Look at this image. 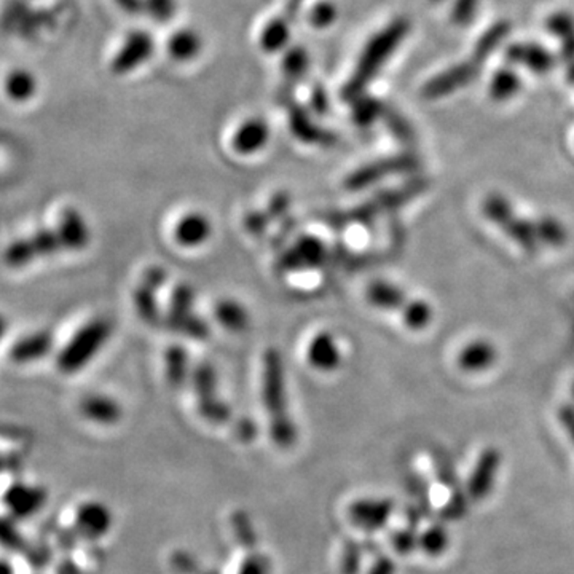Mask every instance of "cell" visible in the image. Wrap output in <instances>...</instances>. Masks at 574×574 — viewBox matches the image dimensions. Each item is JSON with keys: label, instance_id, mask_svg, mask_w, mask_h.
<instances>
[{"label": "cell", "instance_id": "8992f818", "mask_svg": "<svg viewBox=\"0 0 574 574\" xmlns=\"http://www.w3.org/2000/svg\"><path fill=\"white\" fill-rule=\"evenodd\" d=\"M61 249H64V245L57 230L44 228L27 238L13 241L12 245L6 247V266L19 268L31 264L32 260L47 257Z\"/></svg>", "mask_w": 574, "mask_h": 574}, {"label": "cell", "instance_id": "60d3db41", "mask_svg": "<svg viewBox=\"0 0 574 574\" xmlns=\"http://www.w3.org/2000/svg\"><path fill=\"white\" fill-rule=\"evenodd\" d=\"M407 492L411 493L415 505L420 506L423 509L424 514L430 517L431 516V501H430V484L424 479L423 475H409L407 477Z\"/></svg>", "mask_w": 574, "mask_h": 574}, {"label": "cell", "instance_id": "5b68a950", "mask_svg": "<svg viewBox=\"0 0 574 574\" xmlns=\"http://www.w3.org/2000/svg\"><path fill=\"white\" fill-rule=\"evenodd\" d=\"M192 383H193L198 411L202 413V417L209 423H227L230 411L217 391V377H215L214 367L211 366L209 362L196 364L193 372H192Z\"/></svg>", "mask_w": 574, "mask_h": 574}, {"label": "cell", "instance_id": "3957f363", "mask_svg": "<svg viewBox=\"0 0 574 574\" xmlns=\"http://www.w3.org/2000/svg\"><path fill=\"white\" fill-rule=\"evenodd\" d=\"M110 335L112 322L106 318H96L93 321L87 322L61 350L57 360V369L66 375L82 370L106 345Z\"/></svg>", "mask_w": 574, "mask_h": 574}, {"label": "cell", "instance_id": "9f6ffc18", "mask_svg": "<svg viewBox=\"0 0 574 574\" xmlns=\"http://www.w3.org/2000/svg\"><path fill=\"white\" fill-rule=\"evenodd\" d=\"M404 518L405 522H407V527L417 528L418 524H422L424 518H428V516L424 514L423 509H422L420 506L413 503V505L407 506V507H405Z\"/></svg>", "mask_w": 574, "mask_h": 574}, {"label": "cell", "instance_id": "277c9868", "mask_svg": "<svg viewBox=\"0 0 574 574\" xmlns=\"http://www.w3.org/2000/svg\"><path fill=\"white\" fill-rule=\"evenodd\" d=\"M482 211L488 221L493 222L496 227L501 228L511 240L516 241L518 246L525 251H537L541 245L537 238V225L535 222L527 221L524 217L516 214L511 203L507 198L499 193H492L486 196L482 204Z\"/></svg>", "mask_w": 574, "mask_h": 574}, {"label": "cell", "instance_id": "74e56055", "mask_svg": "<svg viewBox=\"0 0 574 574\" xmlns=\"http://www.w3.org/2000/svg\"><path fill=\"white\" fill-rule=\"evenodd\" d=\"M402 318L407 328L420 330L430 324L433 319V309L424 300H412L402 308Z\"/></svg>", "mask_w": 574, "mask_h": 574}, {"label": "cell", "instance_id": "ac0fdd59", "mask_svg": "<svg viewBox=\"0 0 574 574\" xmlns=\"http://www.w3.org/2000/svg\"><path fill=\"white\" fill-rule=\"evenodd\" d=\"M57 234L61 236L64 249L80 251L89 246V230L87 222L77 209L68 208L57 222Z\"/></svg>", "mask_w": 574, "mask_h": 574}, {"label": "cell", "instance_id": "cb8c5ba5", "mask_svg": "<svg viewBox=\"0 0 574 574\" xmlns=\"http://www.w3.org/2000/svg\"><path fill=\"white\" fill-rule=\"evenodd\" d=\"M496 348L490 341L474 340L458 354V366L464 372H482L496 360Z\"/></svg>", "mask_w": 574, "mask_h": 574}, {"label": "cell", "instance_id": "db71d44e", "mask_svg": "<svg viewBox=\"0 0 574 574\" xmlns=\"http://www.w3.org/2000/svg\"><path fill=\"white\" fill-rule=\"evenodd\" d=\"M290 196L286 192H279L277 195L273 196L272 203H270V209L266 211V214L270 215V219L273 217H278V215L285 214L286 211L289 209Z\"/></svg>", "mask_w": 574, "mask_h": 574}, {"label": "cell", "instance_id": "680465c9", "mask_svg": "<svg viewBox=\"0 0 574 574\" xmlns=\"http://www.w3.org/2000/svg\"><path fill=\"white\" fill-rule=\"evenodd\" d=\"M567 76H569V83H573L574 85V63L569 64V74H567Z\"/></svg>", "mask_w": 574, "mask_h": 574}, {"label": "cell", "instance_id": "ab89813d", "mask_svg": "<svg viewBox=\"0 0 574 574\" xmlns=\"http://www.w3.org/2000/svg\"><path fill=\"white\" fill-rule=\"evenodd\" d=\"M362 554H364L362 544L356 543V541H347L341 549L340 573L360 574Z\"/></svg>", "mask_w": 574, "mask_h": 574}, {"label": "cell", "instance_id": "f546056e", "mask_svg": "<svg viewBox=\"0 0 574 574\" xmlns=\"http://www.w3.org/2000/svg\"><path fill=\"white\" fill-rule=\"evenodd\" d=\"M511 31V27L505 21L493 25L488 31L477 40V44L474 47L473 61L480 64L486 61L496 51L499 45L505 42L507 34Z\"/></svg>", "mask_w": 574, "mask_h": 574}, {"label": "cell", "instance_id": "5bb4252c", "mask_svg": "<svg viewBox=\"0 0 574 574\" xmlns=\"http://www.w3.org/2000/svg\"><path fill=\"white\" fill-rule=\"evenodd\" d=\"M326 257V247L321 240L315 236H302L294 243V246L279 259L281 272H294L302 268L319 266Z\"/></svg>", "mask_w": 574, "mask_h": 574}, {"label": "cell", "instance_id": "f907efd6", "mask_svg": "<svg viewBox=\"0 0 574 574\" xmlns=\"http://www.w3.org/2000/svg\"><path fill=\"white\" fill-rule=\"evenodd\" d=\"M168 279V273L164 270L163 266H149L142 275V285L149 286L151 289L158 290L162 286L166 283Z\"/></svg>", "mask_w": 574, "mask_h": 574}, {"label": "cell", "instance_id": "4316f807", "mask_svg": "<svg viewBox=\"0 0 574 574\" xmlns=\"http://www.w3.org/2000/svg\"><path fill=\"white\" fill-rule=\"evenodd\" d=\"M166 380L172 388L181 386L189 379V353L183 347L172 345L164 353Z\"/></svg>", "mask_w": 574, "mask_h": 574}, {"label": "cell", "instance_id": "91938a15", "mask_svg": "<svg viewBox=\"0 0 574 574\" xmlns=\"http://www.w3.org/2000/svg\"><path fill=\"white\" fill-rule=\"evenodd\" d=\"M571 392H573V398H574V383H573V388H571Z\"/></svg>", "mask_w": 574, "mask_h": 574}, {"label": "cell", "instance_id": "7a4b0ae2", "mask_svg": "<svg viewBox=\"0 0 574 574\" xmlns=\"http://www.w3.org/2000/svg\"><path fill=\"white\" fill-rule=\"evenodd\" d=\"M409 29L411 25L404 18L394 19L385 29H381L369 40L358 61L353 77L343 89V99L353 102L362 96L367 85L372 82L399 45L402 44Z\"/></svg>", "mask_w": 574, "mask_h": 574}, {"label": "cell", "instance_id": "f1b7e54d", "mask_svg": "<svg viewBox=\"0 0 574 574\" xmlns=\"http://www.w3.org/2000/svg\"><path fill=\"white\" fill-rule=\"evenodd\" d=\"M5 91L8 98L13 99V101H27L37 91V80H36V77L29 70H13L6 77Z\"/></svg>", "mask_w": 574, "mask_h": 574}, {"label": "cell", "instance_id": "816d5d0a", "mask_svg": "<svg viewBox=\"0 0 574 574\" xmlns=\"http://www.w3.org/2000/svg\"><path fill=\"white\" fill-rule=\"evenodd\" d=\"M557 418L565 433L569 434V441L574 444V404L560 405V409L557 412Z\"/></svg>", "mask_w": 574, "mask_h": 574}, {"label": "cell", "instance_id": "4dcf8cb0", "mask_svg": "<svg viewBox=\"0 0 574 574\" xmlns=\"http://www.w3.org/2000/svg\"><path fill=\"white\" fill-rule=\"evenodd\" d=\"M290 27L285 19H273L260 34V45L266 53H279L289 45Z\"/></svg>", "mask_w": 574, "mask_h": 574}, {"label": "cell", "instance_id": "d590c367", "mask_svg": "<svg viewBox=\"0 0 574 574\" xmlns=\"http://www.w3.org/2000/svg\"><path fill=\"white\" fill-rule=\"evenodd\" d=\"M535 225H537V238L541 245L558 247L565 245V241L569 238L567 228L563 227L562 222L557 221L554 217H541L535 222Z\"/></svg>", "mask_w": 574, "mask_h": 574}, {"label": "cell", "instance_id": "b9f144b4", "mask_svg": "<svg viewBox=\"0 0 574 574\" xmlns=\"http://www.w3.org/2000/svg\"><path fill=\"white\" fill-rule=\"evenodd\" d=\"M433 463H434L435 477L441 482L442 485L447 486L450 490L461 488L458 485V475H456V471H454V463L448 456H445V454L435 456V460H433Z\"/></svg>", "mask_w": 574, "mask_h": 574}, {"label": "cell", "instance_id": "7dc6e473", "mask_svg": "<svg viewBox=\"0 0 574 574\" xmlns=\"http://www.w3.org/2000/svg\"><path fill=\"white\" fill-rule=\"evenodd\" d=\"M286 72L294 78H298L303 72L308 68V55L302 48H294L290 50L289 55L285 61Z\"/></svg>", "mask_w": 574, "mask_h": 574}, {"label": "cell", "instance_id": "ee69618b", "mask_svg": "<svg viewBox=\"0 0 574 574\" xmlns=\"http://www.w3.org/2000/svg\"><path fill=\"white\" fill-rule=\"evenodd\" d=\"M337 18V8L330 2H319L309 13V21L316 29H324L334 23Z\"/></svg>", "mask_w": 574, "mask_h": 574}, {"label": "cell", "instance_id": "9c48e42d", "mask_svg": "<svg viewBox=\"0 0 574 574\" xmlns=\"http://www.w3.org/2000/svg\"><path fill=\"white\" fill-rule=\"evenodd\" d=\"M394 501L391 498H360L348 506V518L354 528L366 533L383 530L392 512Z\"/></svg>", "mask_w": 574, "mask_h": 574}, {"label": "cell", "instance_id": "f6af8a7d", "mask_svg": "<svg viewBox=\"0 0 574 574\" xmlns=\"http://www.w3.org/2000/svg\"><path fill=\"white\" fill-rule=\"evenodd\" d=\"M177 10V0H145V12L157 21H170Z\"/></svg>", "mask_w": 574, "mask_h": 574}, {"label": "cell", "instance_id": "8fae6325", "mask_svg": "<svg viewBox=\"0 0 574 574\" xmlns=\"http://www.w3.org/2000/svg\"><path fill=\"white\" fill-rule=\"evenodd\" d=\"M78 535L87 537L89 541L101 539L114 527V514L108 506L99 501H87L78 506L74 518Z\"/></svg>", "mask_w": 574, "mask_h": 574}, {"label": "cell", "instance_id": "94428289", "mask_svg": "<svg viewBox=\"0 0 574 574\" xmlns=\"http://www.w3.org/2000/svg\"><path fill=\"white\" fill-rule=\"evenodd\" d=\"M435 2H439V0H435Z\"/></svg>", "mask_w": 574, "mask_h": 574}, {"label": "cell", "instance_id": "836d02e7", "mask_svg": "<svg viewBox=\"0 0 574 574\" xmlns=\"http://www.w3.org/2000/svg\"><path fill=\"white\" fill-rule=\"evenodd\" d=\"M471 503L473 501L467 496L466 490H463V488L452 490L450 496L445 501V505L442 506L441 511H439V517L445 524L460 522V520L466 517Z\"/></svg>", "mask_w": 574, "mask_h": 574}, {"label": "cell", "instance_id": "ba28073f", "mask_svg": "<svg viewBox=\"0 0 574 574\" xmlns=\"http://www.w3.org/2000/svg\"><path fill=\"white\" fill-rule=\"evenodd\" d=\"M501 464H503V454L498 448L488 447L479 454L464 486L467 496L473 503L485 501L492 495Z\"/></svg>", "mask_w": 574, "mask_h": 574}, {"label": "cell", "instance_id": "681fc988", "mask_svg": "<svg viewBox=\"0 0 574 574\" xmlns=\"http://www.w3.org/2000/svg\"><path fill=\"white\" fill-rule=\"evenodd\" d=\"M480 0H454V21L456 25H467L475 15Z\"/></svg>", "mask_w": 574, "mask_h": 574}, {"label": "cell", "instance_id": "ffe728a7", "mask_svg": "<svg viewBox=\"0 0 574 574\" xmlns=\"http://www.w3.org/2000/svg\"><path fill=\"white\" fill-rule=\"evenodd\" d=\"M80 413L93 423L112 426L120 422L123 411L115 399L101 394H91L80 401Z\"/></svg>", "mask_w": 574, "mask_h": 574}, {"label": "cell", "instance_id": "f5cc1de1", "mask_svg": "<svg viewBox=\"0 0 574 574\" xmlns=\"http://www.w3.org/2000/svg\"><path fill=\"white\" fill-rule=\"evenodd\" d=\"M398 573V565L392 560L391 557L386 554H380L375 557L369 573L367 574H396Z\"/></svg>", "mask_w": 574, "mask_h": 574}, {"label": "cell", "instance_id": "52a82bcc", "mask_svg": "<svg viewBox=\"0 0 574 574\" xmlns=\"http://www.w3.org/2000/svg\"><path fill=\"white\" fill-rule=\"evenodd\" d=\"M418 166V158L412 153H404L398 157H388L372 162L362 166L360 170L353 171L345 181L348 190H362L370 187L373 183H380L385 177L392 174H402L413 171Z\"/></svg>", "mask_w": 574, "mask_h": 574}, {"label": "cell", "instance_id": "e0dca14e", "mask_svg": "<svg viewBox=\"0 0 574 574\" xmlns=\"http://www.w3.org/2000/svg\"><path fill=\"white\" fill-rule=\"evenodd\" d=\"M53 341H55L53 335L48 330H38V332L25 335L10 350V360L16 364H29V362L44 360L45 356L50 353Z\"/></svg>", "mask_w": 574, "mask_h": 574}, {"label": "cell", "instance_id": "11a10c76", "mask_svg": "<svg viewBox=\"0 0 574 574\" xmlns=\"http://www.w3.org/2000/svg\"><path fill=\"white\" fill-rule=\"evenodd\" d=\"M270 222V215L266 213H253L246 217V228L254 235L264 234Z\"/></svg>", "mask_w": 574, "mask_h": 574}, {"label": "cell", "instance_id": "d6a6232c", "mask_svg": "<svg viewBox=\"0 0 574 574\" xmlns=\"http://www.w3.org/2000/svg\"><path fill=\"white\" fill-rule=\"evenodd\" d=\"M158 290L151 289L149 286L141 283L134 290V307L142 321L149 326H158L160 322V309L157 302Z\"/></svg>", "mask_w": 574, "mask_h": 574}, {"label": "cell", "instance_id": "d4e9b609", "mask_svg": "<svg viewBox=\"0 0 574 574\" xmlns=\"http://www.w3.org/2000/svg\"><path fill=\"white\" fill-rule=\"evenodd\" d=\"M202 36L192 29V27H183L171 34L168 40V53L174 61L179 63H189L200 57L203 50Z\"/></svg>", "mask_w": 574, "mask_h": 574}, {"label": "cell", "instance_id": "8d00e7d4", "mask_svg": "<svg viewBox=\"0 0 574 574\" xmlns=\"http://www.w3.org/2000/svg\"><path fill=\"white\" fill-rule=\"evenodd\" d=\"M385 106L375 99V98H367V96H360L358 99L353 101V120L360 127H369L379 117L385 114Z\"/></svg>", "mask_w": 574, "mask_h": 574}, {"label": "cell", "instance_id": "4fadbf2b", "mask_svg": "<svg viewBox=\"0 0 574 574\" xmlns=\"http://www.w3.org/2000/svg\"><path fill=\"white\" fill-rule=\"evenodd\" d=\"M151 51H153V40L147 32H131L121 45L117 57H114L112 68L117 74L131 72L138 69L151 57Z\"/></svg>", "mask_w": 574, "mask_h": 574}, {"label": "cell", "instance_id": "7bdbcfd3", "mask_svg": "<svg viewBox=\"0 0 574 574\" xmlns=\"http://www.w3.org/2000/svg\"><path fill=\"white\" fill-rule=\"evenodd\" d=\"M236 574H273L272 563L264 554L254 552L240 563Z\"/></svg>", "mask_w": 574, "mask_h": 574}, {"label": "cell", "instance_id": "7402d4cb", "mask_svg": "<svg viewBox=\"0 0 574 574\" xmlns=\"http://www.w3.org/2000/svg\"><path fill=\"white\" fill-rule=\"evenodd\" d=\"M340 350L337 347L334 335L319 332L308 347V360L311 366L321 372H332L340 364Z\"/></svg>", "mask_w": 574, "mask_h": 574}, {"label": "cell", "instance_id": "2e32d148", "mask_svg": "<svg viewBox=\"0 0 574 574\" xmlns=\"http://www.w3.org/2000/svg\"><path fill=\"white\" fill-rule=\"evenodd\" d=\"M506 59L512 64H522L525 68L544 74L556 66V57L541 45L514 44L506 51Z\"/></svg>", "mask_w": 574, "mask_h": 574}, {"label": "cell", "instance_id": "d6986e66", "mask_svg": "<svg viewBox=\"0 0 574 574\" xmlns=\"http://www.w3.org/2000/svg\"><path fill=\"white\" fill-rule=\"evenodd\" d=\"M193 302L195 294L189 285H177L171 296L170 309L166 315V326L177 334H183V329L189 324L190 319L195 316L193 313Z\"/></svg>", "mask_w": 574, "mask_h": 574}, {"label": "cell", "instance_id": "1f68e13d", "mask_svg": "<svg viewBox=\"0 0 574 574\" xmlns=\"http://www.w3.org/2000/svg\"><path fill=\"white\" fill-rule=\"evenodd\" d=\"M450 546V533L444 524L430 525L420 535V550L428 557H441Z\"/></svg>", "mask_w": 574, "mask_h": 574}, {"label": "cell", "instance_id": "f35d334b", "mask_svg": "<svg viewBox=\"0 0 574 574\" xmlns=\"http://www.w3.org/2000/svg\"><path fill=\"white\" fill-rule=\"evenodd\" d=\"M388 539L392 550L399 556H411L415 550L420 549V535H417V530L412 527L391 531Z\"/></svg>", "mask_w": 574, "mask_h": 574}, {"label": "cell", "instance_id": "83f0119b", "mask_svg": "<svg viewBox=\"0 0 574 574\" xmlns=\"http://www.w3.org/2000/svg\"><path fill=\"white\" fill-rule=\"evenodd\" d=\"M214 316L224 328L232 332H243L249 326V315L241 303L235 300H221L215 305Z\"/></svg>", "mask_w": 574, "mask_h": 574}, {"label": "cell", "instance_id": "30bf717a", "mask_svg": "<svg viewBox=\"0 0 574 574\" xmlns=\"http://www.w3.org/2000/svg\"><path fill=\"white\" fill-rule=\"evenodd\" d=\"M480 64L475 61L456 64L450 69L444 70L439 76L431 78L423 87V96L428 99H439L452 95L454 91L466 87L479 76Z\"/></svg>", "mask_w": 574, "mask_h": 574}, {"label": "cell", "instance_id": "bcb514c9", "mask_svg": "<svg viewBox=\"0 0 574 574\" xmlns=\"http://www.w3.org/2000/svg\"><path fill=\"white\" fill-rule=\"evenodd\" d=\"M548 31L557 37L567 38L574 36V18L569 13H556L548 19Z\"/></svg>", "mask_w": 574, "mask_h": 574}, {"label": "cell", "instance_id": "9a60e30c", "mask_svg": "<svg viewBox=\"0 0 574 574\" xmlns=\"http://www.w3.org/2000/svg\"><path fill=\"white\" fill-rule=\"evenodd\" d=\"M270 140V127L264 119H249L243 121L238 130L235 131L232 145L240 155H253L256 151H262Z\"/></svg>", "mask_w": 574, "mask_h": 574}, {"label": "cell", "instance_id": "c3c4849f", "mask_svg": "<svg viewBox=\"0 0 574 574\" xmlns=\"http://www.w3.org/2000/svg\"><path fill=\"white\" fill-rule=\"evenodd\" d=\"M385 117L386 123H388V127L391 130L392 133L398 136L399 140L404 141V142H411L412 141V130L409 125H407V121L398 114V112H394V110H390V109H385Z\"/></svg>", "mask_w": 574, "mask_h": 574}, {"label": "cell", "instance_id": "484cf974", "mask_svg": "<svg viewBox=\"0 0 574 574\" xmlns=\"http://www.w3.org/2000/svg\"><path fill=\"white\" fill-rule=\"evenodd\" d=\"M367 300L372 303L375 308L390 309V311L402 309L407 305L404 290L386 281H375L369 286Z\"/></svg>", "mask_w": 574, "mask_h": 574}, {"label": "cell", "instance_id": "44dd1931", "mask_svg": "<svg viewBox=\"0 0 574 574\" xmlns=\"http://www.w3.org/2000/svg\"><path fill=\"white\" fill-rule=\"evenodd\" d=\"M213 227L206 215L200 213H190L183 215L181 221L177 222L174 228V238L177 245L183 247L202 246L204 241H208L211 236Z\"/></svg>", "mask_w": 574, "mask_h": 574}, {"label": "cell", "instance_id": "6da1fadb", "mask_svg": "<svg viewBox=\"0 0 574 574\" xmlns=\"http://www.w3.org/2000/svg\"><path fill=\"white\" fill-rule=\"evenodd\" d=\"M262 401L270 422V434L278 447L296 444L297 428L289 413L283 356L277 348L266 350L262 370Z\"/></svg>", "mask_w": 574, "mask_h": 574}, {"label": "cell", "instance_id": "603a6c76", "mask_svg": "<svg viewBox=\"0 0 574 574\" xmlns=\"http://www.w3.org/2000/svg\"><path fill=\"white\" fill-rule=\"evenodd\" d=\"M47 501L42 488L29 484H15L5 495V503L19 517H27L37 512Z\"/></svg>", "mask_w": 574, "mask_h": 574}, {"label": "cell", "instance_id": "7c38bea8", "mask_svg": "<svg viewBox=\"0 0 574 574\" xmlns=\"http://www.w3.org/2000/svg\"><path fill=\"white\" fill-rule=\"evenodd\" d=\"M423 183H412L402 185L399 189L391 190V192H386L383 195L375 196L372 202H367L364 206L351 211L347 215L348 221H370L375 215H379L380 213H385V211H390V209L396 208V206H401L405 202H409L413 196H417L423 190Z\"/></svg>", "mask_w": 574, "mask_h": 574}, {"label": "cell", "instance_id": "e575fe53", "mask_svg": "<svg viewBox=\"0 0 574 574\" xmlns=\"http://www.w3.org/2000/svg\"><path fill=\"white\" fill-rule=\"evenodd\" d=\"M520 78L512 69H499L495 72L492 83H490V95L495 101H506L512 96H516L520 89Z\"/></svg>", "mask_w": 574, "mask_h": 574}, {"label": "cell", "instance_id": "6f0895ef", "mask_svg": "<svg viewBox=\"0 0 574 574\" xmlns=\"http://www.w3.org/2000/svg\"><path fill=\"white\" fill-rule=\"evenodd\" d=\"M560 57H562L565 63H574V36L563 38L562 53H560Z\"/></svg>", "mask_w": 574, "mask_h": 574}]
</instances>
